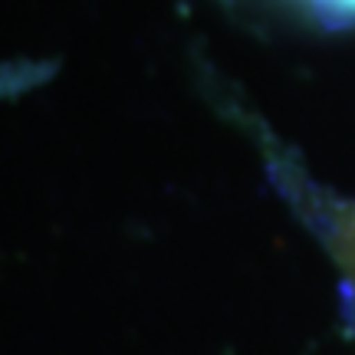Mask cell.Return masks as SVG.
Instances as JSON below:
<instances>
[{"instance_id": "6da1fadb", "label": "cell", "mask_w": 355, "mask_h": 355, "mask_svg": "<svg viewBox=\"0 0 355 355\" xmlns=\"http://www.w3.org/2000/svg\"><path fill=\"white\" fill-rule=\"evenodd\" d=\"M273 171L283 181V191L303 207L306 220L319 234L322 247L329 250L339 279H343L349 309L355 316V201H343V198H332L326 191L313 188L303 178V171H296L293 165H273Z\"/></svg>"}, {"instance_id": "7a4b0ae2", "label": "cell", "mask_w": 355, "mask_h": 355, "mask_svg": "<svg viewBox=\"0 0 355 355\" xmlns=\"http://www.w3.org/2000/svg\"><path fill=\"white\" fill-rule=\"evenodd\" d=\"M313 10L329 24H349L355 20V0H306Z\"/></svg>"}]
</instances>
